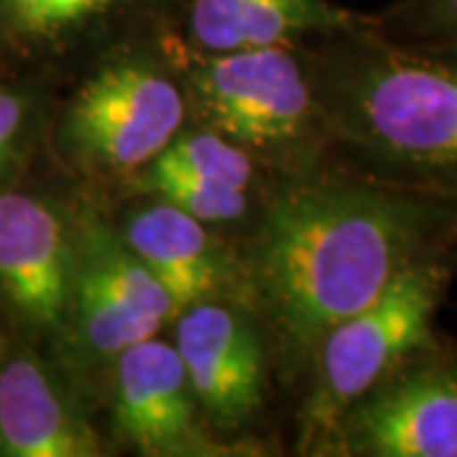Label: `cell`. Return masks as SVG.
Masks as SVG:
<instances>
[{"label": "cell", "mask_w": 457, "mask_h": 457, "mask_svg": "<svg viewBox=\"0 0 457 457\" xmlns=\"http://www.w3.org/2000/svg\"><path fill=\"white\" fill-rule=\"evenodd\" d=\"M455 245L457 201L353 170L282 188L246 245L239 279L279 359L303 371L336 323Z\"/></svg>", "instance_id": "6da1fadb"}, {"label": "cell", "mask_w": 457, "mask_h": 457, "mask_svg": "<svg viewBox=\"0 0 457 457\" xmlns=\"http://www.w3.org/2000/svg\"><path fill=\"white\" fill-rule=\"evenodd\" d=\"M323 38L308 62L323 132L361 173L457 201V54L392 38L376 21Z\"/></svg>", "instance_id": "7a4b0ae2"}, {"label": "cell", "mask_w": 457, "mask_h": 457, "mask_svg": "<svg viewBox=\"0 0 457 457\" xmlns=\"http://www.w3.org/2000/svg\"><path fill=\"white\" fill-rule=\"evenodd\" d=\"M455 254L411 264L384 293L320 338L315 378L300 414V447L320 453L343 414L435 341V323L455 278Z\"/></svg>", "instance_id": "3957f363"}, {"label": "cell", "mask_w": 457, "mask_h": 457, "mask_svg": "<svg viewBox=\"0 0 457 457\" xmlns=\"http://www.w3.org/2000/svg\"><path fill=\"white\" fill-rule=\"evenodd\" d=\"M183 89L204 128L254 158H295L320 125L308 62L287 44L206 54Z\"/></svg>", "instance_id": "277c9868"}, {"label": "cell", "mask_w": 457, "mask_h": 457, "mask_svg": "<svg viewBox=\"0 0 457 457\" xmlns=\"http://www.w3.org/2000/svg\"><path fill=\"white\" fill-rule=\"evenodd\" d=\"M186 89L145 56H117L77 89L62 120L66 153L102 176H137L183 130Z\"/></svg>", "instance_id": "5b68a950"}, {"label": "cell", "mask_w": 457, "mask_h": 457, "mask_svg": "<svg viewBox=\"0 0 457 457\" xmlns=\"http://www.w3.org/2000/svg\"><path fill=\"white\" fill-rule=\"evenodd\" d=\"M320 455L457 457V343L420 348L343 414Z\"/></svg>", "instance_id": "8992f818"}, {"label": "cell", "mask_w": 457, "mask_h": 457, "mask_svg": "<svg viewBox=\"0 0 457 457\" xmlns=\"http://www.w3.org/2000/svg\"><path fill=\"white\" fill-rule=\"evenodd\" d=\"M79 270V219L51 198L0 191V312L26 341L62 345Z\"/></svg>", "instance_id": "52a82bcc"}, {"label": "cell", "mask_w": 457, "mask_h": 457, "mask_svg": "<svg viewBox=\"0 0 457 457\" xmlns=\"http://www.w3.org/2000/svg\"><path fill=\"white\" fill-rule=\"evenodd\" d=\"M173 345L216 437L227 440L254 422L267 392V333L246 303L219 297L183 308Z\"/></svg>", "instance_id": "ba28073f"}, {"label": "cell", "mask_w": 457, "mask_h": 457, "mask_svg": "<svg viewBox=\"0 0 457 457\" xmlns=\"http://www.w3.org/2000/svg\"><path fill=\"white\" fill-rule=\"evenodd\" d=\"M114 432L147 457L231 455V445L206 427L173 343L158 336L112 361Z\"/></svg>", "instance_id": "9c48e42d"}, {"label": "cell", "mask_w": 457, "mask_h": 457, "mask_svg": "<svg viewBox=\"0 0 457 457\" xmlns=\"http://www.w3.org/2000/svg\"><path fill=\"white\" fill-rule=\"evenodd\" d=\"M102 447L64 369L26 338L0 343V455L97 457Z\"/></svg>", "instance_id": "30bf717a"}, {"label": "cell", "mask_w": 457, "mask_h": 457, "mask_svg": "<svg viewBox=\"0 0 457 457\" xmlns=\"http://www.w3.org/2000/svg\"><path fill=\"white\" fill-rule=\"evenodd\" d=\"M117 231L161 279L179 312L242 290L239 264L213 239L212 227L163 198L150 196L143 206H135Z\"/></svg>", "instance_id": "8fae6325"}, {"label": "cell", "mask_w": 457, "mask_h": 457, "mask_svg": "<svg viewBox=\"0 0 457 457\" xmlns=\"http://www.w3.org/2000/svg\"><path fill=\"white\" fill-rule=\"evenodd\" d=\"M361 21L330 0H191L186 33L188 44L206 56L328 36Z\"/></svg>", "instance_id": "7c38bea8"}, {"label": "cell", "mask_w": 457, "mask_h": 457, "mask_svg": "<svg viewBox=\"0 0 457 457\" xmlns=\"http://www.w3.org/2000/svg\"><path fill=\"white\" fill-rule=\"evenodd\" d=\"M147 0H0V41L21 54L54 56L112 31Z\"/></svg>", "instance_id": "4fadbf2b"}, {"label": "cell", "mask_w": 457, "mask_h": 457, "mask_svg": "<svg viewBox=\"0 0 457 457\" xmlns=\"http://www.w3.org/2000/svg\"><path fill=\"white\" fill-rule=\"evenodd\" d=\"M140 173L188 176L216 186L249 191L257 179V158L212 128L180 130L163 153Z\"/></svg>", "instance_id": "5bb4252c"}, {"label": "cell", "mask_w": 457, "mask_h": 457, "mask_svg": "<svg viewBox=\"0 0 457 457\" xmlns=\"http://www.w3.org/2000/svg\"><path fill=\"white\" fill-rule=\"evenodd\" d=\"M132 183L137 191L163 198L209 227L234 224L245 219V213L249 212V191L242 188L216 186L188 176H158V173H137L132 176Z\"/></svg>", "instance_id": "9a60e30c"}, {"label": "cell", "mask_w": 457, "mask_h": 457, "mask_svg": "<svg viewBox=\"0 0 457 457\" xmlns=\"http://www.w3.org/2000/svg\"><path fill=\"white\" fill-rule=\"evenodd\" d=\"M38 128V99L29 89L0 84V191L16 186L31 158Z\"/></svg>", "instance_id": "2e32d148"}, {"label": "cell", "mask_w": 457, "mask_h": 457, "mask_svg": "<svg viewBox=\"0 0 457 457\" xmlns=\"http://www.w3.org/2000/svg\"><path fill=\"white\" fill-rule=\"evenodd\" d=\"M376 26L414 46L457 54V0H407Z\"/></svg>", "instance_id": "e0dca14e"}]
</instances>
